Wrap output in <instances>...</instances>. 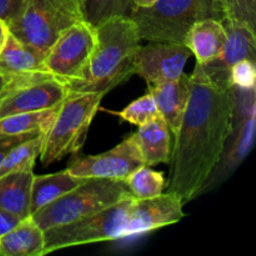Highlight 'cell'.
<instances>
[{
  "label": "cell",
  "instance_id": "obj_12",
  "mask_svg": "<svg viewBox=\"0 0 256 256\" xmlns=\"http://www.w3.org/2000/svg\"><path fill=\"white\" fill-rule=\"evenodd\" d=\"M0 75L5 82L0 98L20 88L52 79L44 66V59L15 39L9 32L0 49Z\"/></svg>",
  "mask_w": 256,
  "mask_h": 256
},
{
  "label": "cell",
  "instance_id": "obj_5",
  "mask_svg": "<svg viewBox=\"0 0 256 256\" xmlns=\"http://www.w3.org/2000/svg\"><path fill=\"white\" fill-rule=\"evenodd\" d=\"M132 198L134 196L125 182L85 179L72 192L50 202L30 218L42 232H46L52 228L72 224Z\"/></svg>",
  "mask_w": 256,
  "mask_h": 256
},
{
  "label": "cell",
  "instance_id": "obj_30",
  "mask_svg": "<svg viewBox=\"0 0 256 256\" xmlns=\"http://www.w3.org/2000/svg\"><path fill=\"white\" fill-rule=\"evenodd\" d=\"M40 134H44V132H29V134L20 135H0V164L8 156V154L12 149H15L18 145L32 139V138L38 136Z\"/></svg>",
  "mask_w": 256,
  "mask_h": 256
},
{
  "label": "cell",
  "instance_id": "obj_19",
  "mask_svg": "<svg viewBox=\"0 0 256 256\" xmlns=\"http://www.w3.org/2000/svg\"><path fill=\"white\" fill-rule=\"evenodd\" d=\"M32 172H15L0 176V209L24 220L30 216Z\"/></svg>",
  "mask_w": 256,
  "mask_h": 256
},
{
  "label": "cell",
  "instance_id": "obj_13",
  "mask_svg": "<svg viewBox=\"0 0 256 256\" xmlns=\"http://www.w3.org/2000/svg\"><path fill=\"white\" fill-rule=\"evenodd\" d=\"M68 95L66 85L54 78L20 88L0 98V119L20 112L54 109Z\"/></svg>",
  "mask_w": 256,
  "mask_h": 256
},
{
  "label": "cell",
  "instance_id": "obj_1",
  "mask_svg": "<svg viewBox=\"0 0 256 256\" xmlns=\"http://www.w3.org/2000/svg\"><path fill=\"white\" fill-rule=\"evenodd\" d=\"M232 88L215 84L198 64L190 75V96L175 132L168 192L182 202L204 194L205 185L219 164L232 132Z\"/></svg>",
  "mask_w": 256,
  "mask_h": 256
},
{
  "label": "cell",
  "instance_id": "obj_33",
  "mask_svg": "<svg viewBox=\"0 0 256 256\" xmlns=\"http://www.w3.org/2000/svg\"><path fill=\"white\" fill-rule=\"evenodd\" d=\"M158 0H134L136 8H150Z\"/></svg>",
  "mask_w": 256,
  "mask_h": 256
},
{
  "label": "cell",
  "instance_id": "obj_2",
  "mask_svg": "<svg viewBox=\"0 0 256 256\" xmlns=\"http://www.w3.org/2000/svg\"><path fill=\"white\" fill-rule=\"evenodd\" d=\"M96 44L84 74L66 85L70 92L106 95L135 74L140 48L138 26L132 18L114 16L95 28Z\"/></svg>",
  "mask_w": 256,
  "mask_h": 256
},
{
  "label": "cell",
  "instance_id": "obj_20",
  "mask_svg": "<svg viewBox=\"0 0 256 256\" xmlns=\"http://www.w3.org/2000/svg\"><path fill=\"white\" fill-rule=\"evenodd\" d=\"M44 246V232L30 216L0 236V256H42Z\"/></svg>",
  "mask_w": 256,
  "mask_h": 256
},
{
  "label": "cell",
  "instance_id": "obj_16",
  "mask_svg": "<svg viewBox=\"0 0 256 256\" xmlns=\"http://www.w3.org/2000/svg\"><path fill=\"white\" fill-rule=\"evenodd\" d=\"M159 114L169 126L170 132H178L190 96V75L184 74L176 80L149 88Z\"/></svg>",
  "mask_w": 256,
  "mask_h": 256
},
{
  "label": "cell",
  "instance_id": "obj_18",
  "mask_svg": "<svg viewBox=\"0 0 256 256\" xmlns=\"http://www.w3.org/2000/svg\"><path fill=\"white\" fill-rule=\"evenodd\" d=\"M170 129L162 116L139 126V130L132 135L145 166H154L158 164L169 162L172 158V136Z\"/></svg>",
  "mask_w": 256,
  "mask_h": 256
},
{
  "label": "cell",
  "instance_id": "obj_3",
  "mask_svg": "<svg viewBox=\"0 0 256 256\" xmlns=\"http://www.w3.org/2000/svg\"><path fill=\"white\" fill-rule=\"evenodd\" d=\"M132 19L146 42L184 45L188 32L202 20L226 19L220 0H158L150 8H136Z\"/></svg>",
  "mask_w": 256,
  "mask_h": 256
},
{
  "label": "cell",
  "instance_id": "obj_32",
  "mask_svg": "<svg viewBox=\"0 0 256 256\" xmlns=\"http://www.w3.org/2000/svg\"><path fill=\"white\" fill-rule=\"evenodd\" d=\"M8 35H9V29H8L6 24H5L4 22H2L0 20V49L2 48V45H4L5 40H6Z\"/></svg>",
  "mask_w": 256,
  "mask_h": 256
},
{
  "label": "cell",
  "instance_id": "obj_10",
  "mask_svg": "<svg viewBox=\"0 0 256 256\" xmlns=\"http://www.w3.org/2000/svg\"><path fill=\"white\" fill-rule=\"evenodd\" d=\"M145 162L134 138L130 136L110 152L78 159L68 172L82 179H110L125 182Z\"/></svg>",
  "mask_w": 256,
  "mask_h": 256
},
{
  "label": "cell",
  "instance_id": "obj_11",
  "mask_svg": "<svg viewBox=\"0 0 256 256\" xmlns=\"http://www.w3.org/2000/svg\"><path fill=\"white\" fill-rule=\"evenodd\" d=\"M192 56L185 45L178 42H149L142 46L135 58V74L142 76L149 88L176 80Z\"/></svg>",
  "mask_w": 256,
  "mask_h": 256
},
{
  "label": "cell",
  "instance_id": "obj_8",
  "mask_svg": "<svg viewBox=\"0 0 256 256\" xmlns=\"http://www.w3.org/2000/svg\"><path fill=\"white\" fill-rule=\"evenodd\" d=\"M234 114L232 128L225 144L219 164L205 185V192L224 182L242 164L252 149L256 120V88L238 89L232 88Z\"/></svg>",
  "mask_w": 256,
  "mask_h": 256
},
{
  "label": "cell",
  "instance_id": "obj_27",
  "mask_svg": "<svg viewBox=\"0 0 256 256\" xmlns=\"http://www.w3.org/2000/svg\"><path fill=\"white\" fill-rule=\"evenodd\" d=\"M226 20L242 24L255 32L256 0H220Z\"/></svg>",
  "mask_w": 256,
  "mask_h": 256
},
{
  "label": "cell",
  "instance_id": "obj_15",
  "mask_svg": "<svg viewBox=\"0 0 256 256\" xmlns=\"http://www.w3.org/2000/svg\"><path fill=\"white\" fill-rule=\"evenodd\" d=\"M182 200L174 194H162L152 199L134 200L130 212L129 238L176 224L184 219Z\"/></svg>",
  "mask_w": 256,
  "mask_h": 256
},
{
  "label": "cell",
  "instance_id": "obj_24",
  "mask_svg": "<svg viewBox=\"0 0 256 256\" xmlns=\"http://www.w3.org/2000/svg\"><path fill=\"white\" fill-rule=\"evenodd\" d=\"M85 20L96 28L114 16L132 18L136 5L134 0H82Z\"/></svg>",
  "mask_w": 256,
  "mask_h": 256
},
{
  "label": "cell",
  "instance_id": "obj_29",
  "mask_svg": "<svg viewBox=\"0 0 256 256\" xmlns=\"http://www.w3.org/2000/svg\"><path fill=\"white\" fill-rule=\"evenodd\" d=\"M28 0H0V20L10 25L24 12Z\"/></svg>",
  "mask_w": 256,
  "mask_h": 256
},
{
  "label": "cell",
  "instance_id": "obj_7",
  "mask_svg": "<svg viewBox=\"0 0 256 256\" xmlns=\"http://www.w3.org/2000/svg\"><path fill=\"white\" fill-rule=\"evenodd\" d=\"M134 200V198L122 200L96 214L44 232L42 255L72 246L128 239Z\"/></svg>",
  "mask_w": 256,
  "mask_h": 256
},
{
  "label": "cell",
  "instance_id": "obj_9",
  "mask_svg": "<svg viewBox=\"0 0 256 256\" xmlns=\"http://www.w3.org/2000/svg\"><path fill=\"white\" fill-rule=\"evenodd\" d=\"M96 44V32L84 20L62 32L44 56V66L54 79L65 85L82 78Z\"/></svg>",
  "mask_w": 256,
  "mask_h": 256
},
{
  "label": "cell",
  "instance_id": "obj_6",
  "mask_svg": "<svg viewBox=\"0 0 256 256\" xmlns=\"http://www.w3.org/2000/svg\"><path fill=\"white\" fill-rule=\"evenodd\" d=\"M105 95L100 92H70L44 134L40 159L50 165L79 152Z\"/></svg>",
  "mask_w": 256,
  "mask_h": 256
},
{
  "label": "cell",
  "instance_id": "obj_26",
  "mask_svg": "<svg viewBox=\"0 0 256 256\" xmlns=\"http://www.w3.org/2000/svg\"><path fill=\"white\" fill-rule=\"evenodd\" d=\"M118 115L122 120L132 125H136V126H142V125L160 116L159 110H158L156 104L150 92L132 102Z\"/></svg>",
  "mask_w": 256,
  "mask_h": 256
},
{
  "label": "cell",
  "instance_id": "obj_34",
  "mask_svg": "<svg viewBox=\"0 0 256 256\" xmlns=\"http://www.w3.org/2000/svg\"><path fill=\"white\" fill-rule=\"evenodd\" d=\"M4 88H5V82L4 79H2V75H0V95H2V92H4Z\"/></svg>",
  "mask_w": 256,
  "mask_h": 256
},
{
  "label": "cell",
  "instance_id": "obj_17",
  "mask_svg": "<svg viewBox=\"0 0 256 256\" xmlns=\"http://www.w3.org/2000/svg\"><path fill=\"white\" fill-rule=\"evenodd\" d=\"M228 34L222 22L202 20L188 32L184 45L196 58V62L205 65L216 59L224 50Z\"/></svg>",
  "mask_w": 256,
  "mask_h": 256
},
{
  "label": "cell",
  "instance_id": "obj_21",
  "mask_svg": "<svg viewBox=\"0 0 256 256\" xmlns=\"http://www.w3.org/2000/svg\"><path fill=\"white\" fill-rule=\"evenodd\" d=\"M84 180L72 175L68 170L50 175H39V176L34 175L32 182L30 216L54 200L72 192Z\"/></svg>",
  "mask_w": 256,
  "mask_h": 256
},
{
  "label": "cell",
  "instance_id": "obj_22",
  "mask_svg": "<svg viewBox=\"0 0 256 256\" xmlns=\"http://www.w3.org/2000/svg\"><path fill=\"white\" fill-rule=\"evenodd\" d=\"M59 106L42 112H20L0 119V135H20L29 132H46L54 122Z\"/></svg>",
  "mask_w": 256,
  "mask_h": 256
},
{
  "label": "cell",
  "instance_id": "obj_14",
  "mask_svg": "<svg viewBox=\"0 0 256 256\" xmlns=\"http://www.w3.org/2000/svg\"><path fill=\"white\" fill-rule=\"evenodd\" d=\"M226 30L228 39L222 54L212 62L202 65L208 76L222 88H232L229 82L230 69L242 60L250 59L255 62L256 36L255 32L242 24L225 19L222 22Z\"/></svg>",
  "mask_w": 256,
  "mask_h": 256
},
{
  "label": "cell",
  "instance_id": "obj_28",
  "mask_svg": "<svg viewBox=\"0 0 256 256\" xmlns=\"http://www.w3.org/2000/svg\"><path fill=\"white\" fill-rule=\"evenodd\" d=\"M230 86L238 89L256 88V66L254 60L245 59L232 65L229 74Z\"/></svg>",
  "mask_w": 256,
  "mask_h": 256
},
{
  "label": "cell",
  "instance_id": "obj_31",
  "mask_svg": "<svg viewBox=\"0 0 256 256\" xmlns=\"http://www.w3.org/2000/svg\"><path fill=\"white\" fill-rule=\"evenodd\" d=\"M22 220L18 219L14 215L9 214L5 210L0 209V236L4 234H6L9 230H12V228L16 226Z\"/></svg>",
  "mask_w": 256,
  "mask_h": 256
},
{
  "label": "cell",
  "instance_id": "obj_23",
  "mask_svg": "<svg viewBox=\"0 0 256 256\" xmlns=\"http://www.w3.org/2000/svg\"><path fill=\"white\" fill-rule=\"evenodd\" d=\"M42 140L44 134H40L12 149L0 164V176L15 172H32L42 152Z\"/></svg>",
  "mask_w": 256,
  "mask_h": 256
},
{
  "label": "cell",
  "instance_id": "obj_25",
  "mask_svg": "<svg viewBox=\"0 0 256 256\" xmlns=\"http://www.w3.org/2000/svg\"><path fill=\"white\" fill-rule=\"evenodd\" d=\"M128 188L136 200L152 199L164 194L165 178L162 172H154L150 166H142L135 170L126 180Z\"/></svg>",
  "mask_w": 256,
  "mask_h": 256
},
{
  "label": "cell",
  "instance_id": "obj_4",
  "mask_svg": "<svg viewBox=\"0 0 256 256\" xmlns=\"http://www.w3.org/2000/svg\"><path fill=\"white\" fill-rule=\"evenodd\" d=\"M84 20L82 0H28L24 12L8 29L15 39L44 59L62 32Z\"/></svg>",
  "mask_w": 256,
  "mask_h": 256
}]
</instances>
